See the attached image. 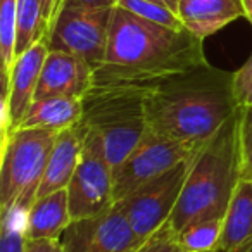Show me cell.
Listing matches in <instances>:
<instances>
[{"label":"cell","instance_id":"1","mask_svg":"<svg viewBox=\"0 0 252 252\" xmlns=\"http://www.w3.org/2000/svg\"><path fill=\"white\" fill-rule=\"evenodd\" d=\"M202 42L189 30H171L116 5L105 61L94 71L92 85L149 92L171 74L207 63Z\"/></svg>","mask_w":252,"mask_h":252},{"label":"cell","instance_id":"2","mask_svg":"<svg viewBox=\"0 0 252 252\" xmlns=\"http://www.w3.org/2000/svg\"><path fill=\"white\" fill-rule=\"evenodd\" d=\"M238 109L233 73L209 63L171 74L145 95L149 130L195 147H202Z\"/></svg>","mask_w":252,"mask_h":252},{"label":"cell","instance_id":"3","mask_svg":"<svg viewBox=\"0 0 252 252\" xmlns=\"http://www.w3.org/2000/svg\"><path fill=\"white\" fill-rule=\"evenodd\" d=\"M242 178L240 109L199 149L171 218L164 224L175 238L199 221L224 218Z\"/></svg>","mask_w":252,"mask_h":252},{"label":"cell","instance_id":"4","mask_svg":"<svg viewBox=\"0 0 252 252\" xmlns=\"http://www.w3.org/2000/svg\"><path fill=\"white\" fill-rule=\"evenodd\" d=\"M147 92L130 87H95L83 97L81 123L100 135L112 168L135 149L147 130Z\"/></svg>","mask_w":252,"mask_h":252},{"label":"cell","instance_id":"5","mask_svg":"<svg viewBox=\"0 0 252 252\" xmlns=\"http://www.w3.org/2000/svg\"><path fill=\"white\" fill-rule=\"evenodd\" d=\"M57 133L43 128H18L2 138L0 209L30 211L38 195Z\"/></svg>","mask_w":252,"mask_h":252},{"label":"cell","instance_id":"6","mask_svg":"<svg viewBox=\"0 0 252 252\" xmlns=\"http://www.w3.org/2000/svg\"><path fill=\"white\" fill-rule=\"evenodd\" d=\"M112 9L88 7L63 0L49 33V50L73 54L87 61L92 69L104 64Z\"/></svg>","mask_w":252,"mask_h":252},{"label":"cell","instance_id":"7","mask_svg":"<svg viewBox=\"0 0 252 252\" xmlns=\"http://www.w3.org/2000/svg\"><path fill=\"white\" fill-rule=\"evenodd\" d=\"M66 190L73 220L98 216L116 204L112 164L100 135L88 128L80 162Z\"/></svg>","mask_w":252,"mask_h":252},{"label":"cell","instance_id":"8","mask_svg":"<svg viewBox=\"0 0 252 252\" xmlns=\"http://www.w3.org/2000/svg\"><path fill=\"white\" fill-rule=\"evenodd\" d=\"M200 147L173 140L145 130L135 149L126 156L116 168H112L114 178V200L119 202L126 195L145 185L159 175L169 171L176 164L193 158Z\"/></svg>","mask_w":252,"mask_h":252},{"label":"cell","instance_id":"9","mask_svg":"<svg viewBox=\"0 0 252 252\" xmlns=\"http://www.w3.org/2000/svg\"><path fill=\"white\" fill-rule=\"evenodd\" d=\"M193 158L176 164L169 171L138 187L130 195L116 202L126 214L131 230L140 244L152 233H156L159 228L164 226L171 218Z\"/></svg>","mask_w":252,"mask_h":252},{"label":"cell","instance_id":"10","mask_svg":"<svg viewBox=\"0 0 252 252\" xmlns=\"http://www.w3.org/2000/svg\"><path fill=\"white\" fill-rule=\"evenodd\" d=\"M61 244L64 252H133L140 242L126 214L114 204L98 216L73 220Z\"/></svg>","mask_w":252,"mask_h":252},{"label":"cell","instance_id":"11","mask_svg":"<svg viewBox=\"0 0 252 252\" xmlns=\"http://www.w3.org/2000/svg\"><path fill=\"white\" fill-rule=\"evenodd\" d=\"M49 54V42L42 40L16 57L7 92L2 95V138L18 130L35 102L40 73Z\"/></svg>","mask_w":252,"mask_h":252},{"label":"cell","instance_id":"12","mask_svg":"<svg viewBox=\"0 0 252 252\" xmlns=\"http://www.w3.org/2000/svg\"><path fill=\"white\" fill-rule=\"evenodd\" d=\"M92 83L94 69L87 61L61 50H49L40 73L35 100L57 95L83 98Z\"/></svg>","mask_w":252,"mask_h":252},{"label":"cell","instance_id":"13","mask_svg":"<svg viewBox=\"0 0 252 252\" xmlns=\"http://www.w3.org/2000/svg\"><path fill=\"white\" fill-rule=\"evenodd\" d=\"M85 135H87V128L81 121L57 133L36 197L67 189L80 162Z\"/></svg>","mask_w":252,"mask_h":252},{"label":"cell","instance_id":"14","mask_svg":"<svg viewBox=\"0 0 252 252\" xmlns=\"http://www.w3.org/2000/svg\"><path fill=\"white\" fill-rule=\"evenodd\" d=\"M178 16L183 26L206 40L238 18H245L242 0H180Z\"/></svg>","mask_w":252,"mask_h":252},{"label":"cell","instance_id":"15","mask_svg":"<svg viewBox=\"0 0 252 252\" xmlns=\"http://www.w3.org/2000/svg\"><path fill=\"white\" fill-rule=\"evenodd\" d=\"M73 221L67 200V190L36 197L28 211V238H52L61 240L63 233Z\"/></svg>","mask_w":252,"mask_h":252},{"label":"cell","instance_id":"16","mask_svg":"<svg viewBox=\"0 0 252 252\" xmlns=\"http://www.w3.org/2000/svg\"><path fill=\"white\" fill-rule=\"evenodd\" d=\"M83 118V98L78 97H45L32 104L19 128H43L59 131L78 125Z\"/></svg>","mask_w":252,"mask_h":252},{"label":"cell","instance_id":"17","mask_svg":"<svg viewBox=\"0 0 252 252\" xmlns=\"http://www.w3.org/2000/svg\"><path fill=\"white\" fill-rule=\"evenodd\" d=\"M252 240V182L240 178L237 183L226 214L223 218V233L220 251L228 252Z\"/></svg>","mask_w":252,"mask_h":252},{"label":"cell","instance_id":"18","mask_svg":"<svg viewBox=\"0 0 252 252\" xmlns=\"http://www.w3.org/2000/svg\"><path fill=\"white\" fill-rule=\"evenodd\" d=\"M42 40H49V23L38 0H18L16 57Z\"/></svg>","mask_w":252,"mask_h":252},{"label":"cell","instance_id":"19","mask_svg":"<svg viewBox=\"0 0 252 252\" xmlns=\"http://www.w3.org/2000/svg\"><path fill=\"white\" fill-rule=\"evenodd\" d=\"M18 36V0H0V88L7 92L11 71L16 63Z\"/></svg>","mask_w":252,"mask_h":252},{"label":"cell","instance_id":"20","mask_svg":"<svg viewBox=\"0 0 252 252\" xmlns=\"http://www.w3.org/2000/svg\"><path fill=\"white\" fill-rule=\"evenodd\" d=\"M221 233H223V218L206 220L182 230L175 237V242L189 251H220Z\"/></svg>","mask_w":252,"mask_h":252},{"label":"cell","instance_id":"21","mask_svg":"<svg viewBox=\"0 0 252 252\" xmlns=\"http://www.w3.org/2000/svg\"><path fill=\"white\" fill-rule=\"evenodd\" d=\"M2 211L0 224V252H25L26 226H28V211L18 206H11Z\"/></svg>","mask_w":252,"mask_h":252},{"label":"cell","instance_id":"22","mask_svg":"<svg viewBox=\"0 0 252 252\" xmlns=\"http://www.w3.org/2000/svg\"><path fill=\"white\" fill-rule=\"evenodd\" d=\"M118 7L131 12V14L144 18L147 21L158 23V25L168 26L171 30H187L183 26L180 16L166 5L154 2V0H118Z\"/></svg>","mask_w":252,"mask_h":252},{"label":"cell","instance_id":"23","mask_svg":"<svg viewBox=\"0 0 252 252\" xmlns=\"http://www.w3.org/2000/svg\"><path fill=\"white\" fill-rule=\"evenodd\" d=\"M242 178L252 182V107H240Z\"/></svg>","mask_w":252,"mask_h":252},{"label":"cell","instance_id":"24","mask_svg":"<svg viewBox=\"0 0 252 252\" xmlns=\"http://www.w3.org/2000/svg\"><path fill=\"white\" fill-rule=\"evenodd\" d=\"M233 88L238 105L252 107V56L237 73H233Z\"/></svg>","mask_w":252,"mask_h":252},{"label":"cell","instance_id":"25","mask_svg":"<svg viewBox=\"0 0 252 252\" xmlns=\"http://www.w3.org/2000/svg\"><path fill=\"white\" fill-rule=\"evenodd\" d=\"M175 238L166 230V226H162L156 233H152L149 238H145L133 252H175Z\"/></svg>","mask_w":252,"mask_h":252},{"label":"cell","instance_id":"26","mask_svg":"<svg viewBox=\"0 0 252 252\" xmlns=\"http://www.w3.org/2000/svg\"><path fill=\"white\" fill-rule=\"evenodd\" d=\"M25 252H64L61 240L52 238H28Z\"/></svg>","mask_w":252,"mask_h":252},{"label":"cell","instance_id":"27","mask_svg":"<svg viewBox=\"0 0 252 252\" xmlns=\"http://www.w3.org/2000/svg\"><path fill=\"white\" fill-rule=\"evenodd\" d=\"M38 2L43 9V14H45L47 23H49V33H50V28H52V23H54V19H56L61 0H38Z\"/></svg>","mask_w":252,"mask_h":252},{"label":"cell","instance_id":"28","mask_svg":"<svg viewBox=\"0 0 252 252\" xmlns=\"http://www.w3.org/2000/svg\"><path fill=\"white\" fill-rule=\"evenodd\" d=\"M74 2H78L81 5H88V7H104V9H112L118 4V0H74Z\"/></svg>","mask_w":252,"mask_h":252},{"label":"cell","instance_id":"29","mask_svg":"<svg viewBox=\"0 0 252 252\" xmlns=\"http://www.w3.org/2000/svg\"><path fill=\"white\" fill-rule=\"evenodd\" d=\"M242 5H244L245 19L252 25V0H242Z\"/></svg>","mask_w":252,"mask_h":252},{"label":"cell","instance_id":"30","mask_svg":"<svg viewBox=\"0 0 252 252\" xmlns=\"http://www.w3.org/2000/svg\"><path fill=\"white\" fill-rule=\"evenodd\" d=\"M154 2H159V4L166 5V7H169V9H171V11H175L176 14H178L180 0H154Z\"/></svg>","mask_w":252,"mask_h":252},{"label":"cell","instance_id":"31","mask_svg":"<svg viewBox=\"0 0 252 252\" xmlns=\"http://www.w3.org/2000/svg\"><path fill=\"white\" fill-rule=\"evenodd\" d=\"M228 252H252V240L244 245H240V247L233 249V251H228Z\"/></svg>","mask_w":252,"mask_h":252},{"label":"cell","instance_id":"32","mask_svg":"<svg viewBox=\"0 0 252 252\" xmlns=\"http://www.w3.org/2000/svg\"><path fill=\"white\" fill-rule=\"evenodd\" d=\"M175 252H220V251H189V249H185V247H182V245L176 244Z\"/></svg>","mask_w":252,"mask_h":252}]
</instances>
